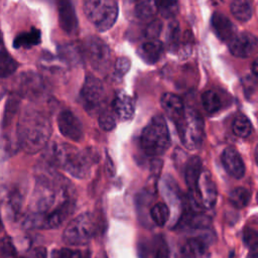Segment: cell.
<instances>
[{
	"mask_svg": "<svg viewBox=\"0 0 258 258\" xmlns=\"http://www.w3.org/2000/svg\"><path fill=\"white\" fill-rule=\"evenodd\" d=\"M57 126L66 138L73 141H80L84 136L83 126L78 117L69 110H62L57 116Z\"/></svg>",
	"mask_w": 258,
	"mask_h": 258,
	"instance_id": "4fadbf2b",
	"label": "cell"
},
{
	"mask_svg": "<svg viewBox=\"0 0 258 258\" xmlns=\"http://www.w3.org/2000/svg\"><path fill=\"white\" fill-rule=\"evenodd\" d=\"M166 40L170 46L178 49L179 46V25L175 20H171L167 26Z\"/></svg>",
	"mask_w": 258,
	"mask_h": 258,
	"instance_id": "836d02e7",
	"label": "cell"
},
{
	"mask_svg": "<svg viewBox=\"0 0 258 258\" xmlns=\"http://www.w3.org/2000/svg\"><path fill=\"white\" fill-rule=\"evenodd\" d=\"M0 254L5 257L15 256L16 249L10 238L4 237L0 239Z\"/></svg>",
	"mask_w": 258,
	"mask_h": 258,
	"instance_id": "74e56055",
	"label": "cell"
},
{
	"mask_svg": "<svg viewBox=\"0 0 258 258\" xmlns=\"http://www.w3.org/2000/svg\"><path fill=\"white\" fill-rule=\"evenodd\" d=\"M130 59L126 56H121V57H118L116 62H115V66H114V73H113V76L114 78L120 80L130 69Z\"/></svg>",
	"mask_w": 258,
	"mask_h": 258,
	"instance_id": "e575fe53",
	"label": "cell"
},
{
	"mask_svg": "<svg viewBox=\"0 0 258 258\" xmlns=\"http://www.w3.org/2000/svg\"><path fill=\"white\" fill-rule=\"evenodd\" d=\"M252 72H253V75L256 77V76H257V60H256V59L253 61V66H252Z\"/></svg>",
	"mask_w": 258,
	"mask_h": 258,
	"instance_id": "bcb514c9",
	"label": "cell"
},
{
	"mask_svg": "<svg viewBox=\"0 0 258 258\" xmlns=\"http://www.w3.org/2000/svg\"><path fill=\"white\" fill-rule=\"evenodd\" d=\"M23 195L17 187L4 185L0 188V209L8 219H16L22 209Z\"/></svg>",
	"mask_w": 258,
	"mask_h": 258,
	"instance_id": "7c38bea8",
	"label": "cell"
},
{
	"mask_svg": "<svg viewBox=\"0 0 258 258\" xmlns=\"http://www.w3.org/2000/svg\"><path fill=\"white\" fill-rule=\"evenodd\" d=\"M190 197L200 207L206 209H212L216 205L218 190L216 183L208 170H203L201 172L195 195Z\"/></svg>",
	"mask_w": 258,
	"mask_h": 258,
	"instance_id": "8fae6325",
	"label": "cell"
},
{
	"mask_svg": "<svg viewBox=\"0 0 258 258\" xmlns=\"http://www.w3.org/2000/svg\"><path fill=\"white\" fill-rule=\"evenodd\" d=\"M257 252H258V249H252V250H250V252H249L247 258H258Z\"/></svg>",
	"mask_w": 258,
	"mask_h": 258,
	"instance_id": "ee69618b",
	"label": "cell"
},
{
	"mask_svg": "<svg viewBox=\"0 0 258 258\" xmlns=\"http://www.w3.org/2000/svg\"><path fill=\"white\" fill-rule=\"evenodd\" d=\"M40 40V31L36 28H31L29 31L18 34L14 38L13 46L15 48H29L31 46L37 45Z\"/></svg>",
	"mask_w": 258,
	"mask_h": 258,
	"instance_id": "484cf974",
	"label": "cell"
},
{
	"mask_svg": "<svg viewBox=\"0 0 258 258\" xmlns=\"http://www.w3.org/2000/svg\"><path fill=\"white\" fill-rule=\"evenodd\" d=\"M230 9L233 16L242 22L250 20L253 14V7L250 0H232Z\"/></svg>",
	"mask_w": 258,
	"mask_h": 258,
	"instance_id": "d4e9b609",
	"label": "cell"
},
{
	"mask_svg": "<svg viewBox=\"0 0 258 258\" xmlns=\"http://www.w3.org/2000/svg\"><path fill=\"white\" fill-rule=\"evenodd\" d=\"M97 258H108V257H107V255H106L105 252H101V253L98 255Z\"/></svg>",
	"mask_w": 258,
	"mask_h": 258,
	"instance_id": "7dc6e473",
	"label": "cell"
},
{
	"mask_svg": "<svg viewBox=\"0 0 258 258\" xmlns=\"http://www.w3.org/2000/svg\"><path fill=\"white\" fill-rule=\"evenodd\" d=\"M46 92V86L43 79L36 73H22L15 85L14 94L18 97L34 100L42 97Z\"/></svg>",
	"mask_w": 258,
	"mask_h": 258,
	"instance_id": "30bf717a",
	"label": "cell"
},
{
	"mask_svg": "<svg viewBox=\"0 0 258 258\" xmlns=\"http://www.w3.org/2000/svg\"><path fill=\"white\" fill-rule=\"evenodd\" d=\"M160 29H161V23L159 20L155 19L153 21H151L145 29V36L148 39H155L159 33H160Z\"/></svg>",
	"mask_w": 258,
	"mask_h": 258,
	"instance_id": "ab89813d",
	"label": "cell"
},
{
	"mask_svg": "<svg viewBox=\"0 0 258 258\" xmlns=\"http://www.w3.org/2000/svg\"><path fill=\"white\" fill-rule=\"evenodd\" d=\"M5 93H6V88H5L4 84L2 83V81H1V79H0V100L3 98V96L5 95Z\"/></svg>",
	"mask_w": 258,
	"mask_h": 258,
	"instance_id": "f6af8a7d",
	"label": "cell"
},
{
	"mask_svg": "<svg viewBox=\"0 0 258 258\" xmlns=\"http://www.w3.org/2000/svg\"><path fill=\"white\" fill-rule=\"evenodd\" d=\"M160 104L168 118L177 125L182 119L185 111V107L180 97L172 93H164L160 98Z\"/></svg>",
	"mask_w": 258,
	"mask_h": 258,
	"instance_id": "e0dca14e",
	"label": "cell"
},
{
	"mask_svg": "<svg viewBox=\"0 0 258 258\" xmlns=\"http://www.w3.org/2000/svg\"><path fill=\"white\" fill-rule=\"evenodd\" d=\"M257 48V38L255 35L244 32L236 34L229 41V49L231 53L237 57H250Z\"/></svg>",
	"mask_w": 258,
	"mask_h": 258,
	"instance_id": "9a60e30c",
	"label": "cell"
},
{
	"mask_svg": "<svg viewBox=\"0 0 258 258\" xmlns=\"http://www.w3.org/2000/svg\"><path fill=\"white\" fill-rule=\"evenodd\" d=\"M72 204H76L73 184L48 165L37 176L31 200L32 213L26 219V225L32 227L38 219Z\"/></svg>",
	"mask_w": 258,
	"mask_h": 258,
	"instance_id": "6da1fadb",
	"label": "cell"
},
{
	"mask_svg": "<svg viewBox=\"0 0 258 258\" xmlns=\"http://www.w3.org/2000/svg\"><path fill=\"white\" fill-rule=\"evenodd\" d=\"M81 101L84 109L90 115L101 113L106 101V91L103 83L98 78L86 77L81 90Z\"/></svg>",
	"mask_w": 258,
	"mask_h": 258,
	"instance_id": "ba28073f",
	"label": "cell"
},
{
	"mask_svg": "<svg viewBox=\"0 0 258 258\" xmlns=\"http://www.w3.org/2000/svg\"><path fill=\"white\" fill-rule=\"evenodd\" d=\"M232 130L236 136L240 138H247L252 134L253 126L246 116L240 115L234 119L232 123Z\"/></svg>",
	"mask_w": 258,
	"mask_h": 258,
	"instance_id": "83f0119b",
	"label": "cell"
},
{
	"mask_svg": "<svg viewBox=\"0 0 258 258\" xmlns=\"http://www.w3.org/2000/svg\"><path fill=\"white\" fill-rule=\"evenodd\" d=\"M250 199L251 192L245 187H236L229 195V202L236 209H244L247 207Z\"/></svg>",
	"mask_w": 258,
	"mask_h": 258,
	"instance_id": "f1b7e54d",
	"label": "cell"
},
{
	"mask_svg": "<svg viewBox=\"0 0 258 258\" xmlns=\"http://www.w3.org/2000/svg\"><path fill=\"white\" fill-rule=\"evenodd\" d=\"M83 9L88 20L99 31L110 29L118 17L115 0H83Z\"/></svg>",
	"mask_w": 258,
	"mask_h": 258,
	"instance_id": "5b68a950",
	"label": "cell"
},
{
	"mask_svg": "<svg viewBox=\"0 0 258 258\" xmlns=\"http://www.w3.org/2000/svg\"><path fill=\"white\" fill-rule=\"evenodd\" d=\"M202 168V160L199 156H191L185 164L184 180L190 191V196L195 195L200 174L203 171Z\"/></svg>",
	"mask_w": 258,
	"mask_h": 258,
	"instance_id": "603a6c76",
	"label": "cell"
},
{
	"mask_svg": "<svg viewBox=\"0 0 258 258\" xmlns=\"http://www.w3.org/2000/svg\"><path fill=\"white\" fill-rule=\"evenodd\" d=\"M112 108L116 116L121 121L131 120L135 113L134 100L125 93H119L115 97L112 103Z\"/></svg>",
	"mask_w": 258,
	"mask_h": 258,
	"instance_id": "44dd1931",
	"label": "cell"
},
{
	"mask_svg": "<svg viewBox=\"0 0 258 258\" xmlns=\"http://www.w3.org/2000/svg\"><path fill=\"white\" fill-rule=\"evenodd\" d=\"M17 68L18 63L6 48L2 33L0 32V79L10 77Z\"/></svg>",
	"mask_w": 258,
	"mask_h": 258,
	"instance_id": "cb8c5ba5",
	"label": "cell"
},
{
	"mask_svg": "<svg viewBox=\"0 0 258 258\" xmlns=\"http://www.w3.org/2000/svg\"><path fill=\"white\" fill-rule=\"evenodd\" d=\"M153 258H169V248L167 243L160 239L155 247Z\"/></svg>",
	"mask_w": 258,
	"mask_h": 258,
	"instance_id": "60d3db41",
	"label": "cell"
},
{
	"mask_svg": "<svg viewBox=\"0 0 258 258\" xmlns=\"http://www.w3.org/2000/svg\"><path fill=\"white\" fill-rule=\"evenodd\" d=\"M18 96H16L15 94L12 95L8 101H7V105H6V110L4 113V124L7 125L9 123V121L11 120L12 116L14 115V113L16 112L17 108H18Z\"/></svg>",
	"mask_w": 258,
	"mask_h": 258,
	"instance_id": "8d00e7d4",
	"label": "cell"
},
{
	"mask_svg": "<svg viewBox=\"0 0 258 258\" xmlns=\"http://www.w3.org/2000/svg\"><path fill=\"white\" fill-rule=\"evenodd\" d=\"M51 258H83V254L78 250L62 248L59 250H54L51 253Z\"/></svg>",
	"mask_w": 258,
	"mask_h": 258,
	"instance_id": "f35d334b",
	"label": "cell"
},
{
	"mask_svg": "<svg viewBox=\"0 0 258 258\" xmlns=\"http://www.w3.org/2000/svg\"><path fill=\"white\" fill-rule=\"evenodd\" d=\"M156 10L159 11L162 17L171 19L178 12L177 0H153Z\"/></svg>",
	"mask_w": 258,
	"mask_h": 258,
	"instance_id": "4dcf8cb0",
	"label": "cell"
},
{
	"mask_svg": "<svg viewBox=\"0 0 258 258\" xmlns=\"http://www.w3.org/2000/svg\"><path fill=\"white\" fill-rule=\"evenodd\" d=\"M97 229L96 217L91 213H83L70 222L63 231L62 239L70 245H86L94 238Z\"/></svg>",
	"mask_w": 258,
	"mask_h": 258,
	"instance_id": "8992f818",
	"label": "cell"
},
{
	"mask_svg": "<svg viewBox=\"0 0 258 258\" xmlns=\"http://www.w3.org/2000/svg\"><path fill=\"white\" fill-rule=\"evenodd\" d=\"M46 250L45 248L42 247H38L33 249L30 253H28L26 256L24 257H20V258H46Z\"/></svg>",
	"mask_w": 258,
	"mask_h": 258,
	"instance_id": "b9f144b4",
	"label": "cell"
},
{
	"mask_svg": "<svg viewBox=\"0 0 258 258\" xmlns=\"http://www.w3.org/2000/svg\"><path fill=\"white\" fill-rule=\"evenodd\" d=\"M84 53L94 70L104 72L110 67L111 50L101 38L89 36L84 43Z\"/></svg>",
	"mask_w": 258,
	"mask_h": 258,
	"instance_id": "9c48e42d",
	"label": "cell"
},
{
	"mask_svg": "<svg viewBox=\"0 0 258 258\" xmlns=\"http://www.w3.org/2000/svg\"><path fill=\"white\" fill-rule=\"evenodd\" d=\"M212 27L216 35L223 41H230L236 35V27L232 21L220 12L212 16Z\"/></svg>",
	"mask_w": 258,
	"mask_h": 258,
	"instance_id": "d6986e66",
	"label": "cell"
},
{
	"mask_svg": "<svg viewBox=\"0 0 258 258\" xmlns=\"http://www.w3.org/2000/svg\"><path fill=\"white\" fill-rule=\"evenodd\" d=\"M152 221L159 227H163L169 218V209L164 203L155 204L150 210Z\"/></svg>",
	"mask_w": 258,
	"mask_h": 258,
	"instance_id": "1f68e13d",
	"label": "cell"
},
{
	"mask_svg": "<svg viewBox=\"0 0 258 258\" xmlns=\"http://www.w3.org/2000/svg\"><path fill=\"white\" fill-rule=\"evenodd\" d=\"M58 19L63 31L74 33L78 28V19L73 4L69 0H61L58 4Z\"/></svg>",
	"mask_w": 258,
	"mask_h": 258,
	"instance_id": "ffe728a7",
	"label": "cell"
},
{
	"mask_svg": "<svg viewBox=\"0 0 258 258\" xmlns=\"http://www.w3.org/2000/svg\"><path fill=\"white\" fill-rule=\"evenodd\" d=\"M221 161L228 172L234 178H242L245 174V164L240 153L234 147H227L221 155Z\"/></svg>",
	"mask_w": 258,
	"mask_h": 258,
	"instance_id": "2e32d148",
	"label": "cell"
},
{
	"mask_svg": "<svg viewBox=\"0 0 258 258\" xmlns=\"http://www.w3.org/2000/svg\"><path fill=\"white\" fill-rule=\"evenodd\" d=\"M124 7L127 16L138 22L152 19L156 12L153 0H124Z\"/></svg>",
	"mask_w": 258,
	"mask_h": 258,
	"instance_id": "5bb4252c",
	"label": "cell"
},
{
	"mask_svg": "<svg viewBox=\"0 0 258 258\" xmlns=\"http://www.w3.org/2000/svg\"><path fill=\"white\" fill-rule=\"evenodd\" d=\"M117 116L112 110H102L99 114V125L105 131H110L116 127Z\"/></svg>",
	"mask_w": 258,
	"mask_h": 258,
	"instance_id": "d6a6232c",
	"label": "cell"
},
{
	"mask_svg": "<svg viewBox=\"0 0 258 258\" xmlns=\"http://www.w3.org/2000/svg\"><path fill=\"white\" fill-rule=\"evenodd\" d=\"M207 241L201 237H192L181 245L176 258H207Z\"/></svg>",
	"mask_w": 258,
	"mask_h": 258,
	"instance_id": "ac0fdd59",
	"label": "cell"
},
{
	"mask_svg": "<svg viewBox=\"0 0 258 258\" xmlns=\"http://www.w3.org/2000/svg\"><path fill=\"white\" fill-rule=\"evenodd\" d=\"M245 245L250 249H258V234L254 228H246L243 234Z\"/></svg>",
	"mask_w": 258,
	"mask_h": 258,
	"instance_id": "d590c367",
	"label": "cell"
},
{
	"mask_svg": "<svg viewBox=\"0 0 258 258\" xmlns=\"http://www.w3.org/2000/svg\"><path fill=\"white\" fill-rule=\"evenodd\" d=\"M163 45L158 39H148L143 42L137 49L138 55L147 63H154L159 60L162 55Z\"/></svg>",
	"mask_w": 258,
	"mask_h": 258,
	"instance_id": "7402d4cb",
	"label": "cell"
},
{
	"mask_svg": "<svg viewBox=\"0 0 258 258\" xmlns=\"http://www.w3.org/2000/svg\"><path fill=\"white\" fill-rule=\"evenodd\" d=\"M180 140L188 150H197L204 139V123L201 115L195 109H185L184 115L176 125Z\"/></svg>",
	"mask_w": 258,
	"mask_h": 258,
	"instance_id": "52a82bcc",
	"label": "cell"
},
{
	"mask_svg": "<svg viewBox=\"0 0 258 258\" xmlns=\"http://www.w3.org/2000/svg\"><path fill=\"white\" fill-rule=\"evenodd\" d=\"M140 144L142 150L149 156H160L165 153L170 144V137L163 117L156 115L151 118L142 130Z\"/></svg>",
	"mask_w": 258,
	"mask_h": 258,
	"instance_id": "277c9868",
	"label": "cell"
},
{
	"mask_svg": "<svg viewBox=\"0 0 258 258\" xmlns=\"http://www.w3.org/2000/svg\"><path fill=\"white\" fill-rule=\"evenodd\" d=\"M18 141L20 147L29 154H34L43 149L51 134L49 118L36 109H26L17 127Z\"/></svg>",
	"mask_w": 258,
	"mask_h": 258,
	"instance_id": "7a4b0ae2",
	"label": "cell"
},
{
	"mask_svg": "<svg viewBox=\"0 0 258 258\" xmlns=\"http://www.w3.org/2000/svg\"><path fill=\"white\" fill-rule=\"evenodd\" d=\"M1 228H2V226H1V221H0V230H1Z\"/></svg>",
	"mask_w": 258,
	"mask_h": 258,
	"instance_id": "c3c4849f",
	"label": "cell"
},
{
	"mask_svg": "<svg viewBox=\"0 0 258 258\" xmlns=\"http://www.w3.org/2000/svg\"><path fill=\"white\" fill-rule=\"evenodd\" d=\"M59 57L66 63L76 64L82 60V52L79 47L74 44H66L58 48Z\"/></svg>",
	"mask_w": 258,
	"mask_h": 258,
	"instance_id": "f546056e",
	"label": "cell"
},
{
	"mask_svg": "<svg viewBox=\"0 0 258 258\" xmlns=\"http://www.w3.org/2000/svg\"><path fill=\"white\" fill-rule=\"evenodd\" d=\"M106 169L109 173V175H114L115 174V167H114V163L111 160L110 156L107 154V158H106Z\"/></svg>",
	"mask_w": 258,
	"mask_h": 258,
	"instance_id": "7bdbcfd3",
	"label": "cell"
},
{
	"mask_svg": "<svg viewBox=\"0 0 258 258\" xmlns=\"http://www.w3.org/2000/svg\"><path fill=\"white\" fill-rule=\"evenodd\" d=\"M202 105L207 113L215 114L223 107V100L220 94L215 90H208L203 93Z\"/></svg>",
	"mask_w": 258,
	"mask_h": 258,
	"instance_id": "4316f807",
	"label": "cell"
},
{
	"mask_svg": "<svg viewBox=\"0 0 258 258\" xmlns=\"http://www.w3.org/2000/svg\"><path fill=\"white\" fill-rule=\"evenodd\" d=\"M46 163L50 166L60 167L77 178H85L95 161L92 154L83 151L68 143H52L44 154Z\"/></svg>",
	"mask_w": 258,
	"mask_h": 258,
	"instance_id": "3957f363",
	"label": "cell"
}]
</instances>
